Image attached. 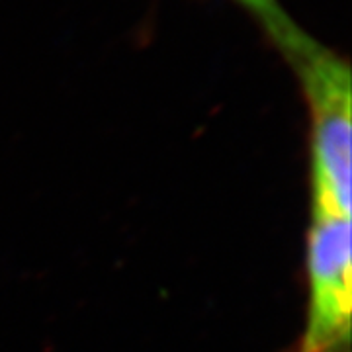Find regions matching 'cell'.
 Wrapping results in <instances>:
<instances>
[{"label":"cell","instance_id":"1","mask_svg":"<svg viewBox=\"0 0 352 352\" xmlns=\"http://www.w3.org/2000/svg\"><path fill=\"white\" fill-rule=\"evenodd\" d=\"M239 2L288 59L307 102L311 212L351 217V65L303 32L276 0Z\"/></svg>","mask_w":352,"mask_h":352},{"label":"cell","instance_id":"2","mask_svg":"<svg viewBox=\"0 0 352 352\" xmlns=\"http://www.w3.org/2000/svg\"><path fill=\"white\" fill-rule=\"evenodd\" d=\"M307 314L296 352H351V217L311 214L305 243Z\"/></svg>","mask_w":352,"mask_h":352}]
</instances>
